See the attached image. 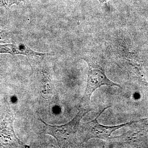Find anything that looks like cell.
I'll return each mask as SVG.
<instances>
[{
    "label": "cell",
    "instance_id": "ba28073f",
    "mask_svg": "<svg viewBox=\"0 0 148 148\" xmlns=\"http://www.w3.org/2000/svg\"><path fill=\"white\" fill-rule=\"evenodd\" d=\"M100 3H106L110 1V0H98Z\"/></svg>",
    "mask_w": 148,
    "mask_h": 148
},
{
    "label": "cell",
    "instance_id": "7a4b0ae2",
    "mask_svg": "<svg viewBox=\"0 0 148 148\" xmlns=\"http://www.w3.org/2000/svg\"><path fill=\"white\" fill-rule=\"evenodd\" d=\"M82 59L87 62L88 65L87 83L85 92L82 99L83 106L88 107L92 93L102 86H116L119 84L113 82L108 78L105 73L106 61L105 58L98 56L87 55Z\"/></svg>",
    "mask_w": 148,
    "mask_h": 148
},
{
    "label": "cell",
    "instance_id": "3957f363",
    "mask_svg": "<svg viewBox=\"0 0 148 148\" xmlns=\"http://www.w3.org/2000/svg\"><path fill=\"white\" fill-rule=\"evenodd\" d=\"M14 114L8 111L5 117L0 122V148H29L15 134L13 127Z\"/></svg>",
    "mask_w": 148,
    "mask_h": 148
},
{
    "label": "cell",
    "instance_id": "6da1fadb",
    "mask_svg": "<svg viewBox=\"0 0 148 148\" xmlns=\"http://www.w3.org/2000/svg\"><path fill=\"white\" fill-rule=\"evenodd\" d=\"M90 110L89 107L82 108L73 119L63 125H51L48 124L40 118L38 120L44 124L45 133L55 138L60 147H73L84 143L82 123L80 121L86 114Z\"/></svg>",
    "mask_w": 148,
    "mask_h": 148
},
{
    "label": "cell",
    "instance_id": "5b68a950",
    "mask_svg": "<svg viewBox=\"0 0 148 148\" xmlns=\"http://www.w3.org/2000/svg\"><path fill=\"white\" fill-rule=\"evenodd\" d=\"M0 53L11 55H23L28 57H38L48 55V53H39L32 50L28 46L22 43L0 44Z\"/></svg>",
    "mask_w": 148,
    "mask_h": 148
},
{
    "label": "cell",
    "instance_id": "52a82bcc",
    "mask_svg": "<svg viewBox=\"0 0 148 148\" xmlns=\"http://www.w3.org/2000/svg\"><path fill=\"white\" fill-rule=\"evenodd\" d=\"M26 1L27 0H0V8L8 10L14 5H18Z\"/></svg>",
    "mask_w": 148,
    "mask_h": 148
},
{
    "label": "cell",
    "instance_id": "277c9868",
    "mask_svg": "<svg viewBox=\"0 0 148 148\" xmlns=\"http://www.w3.org/2000/svg\"><path fill=\"white\" fill-rule=\"evenodd\" d=\"M109 108L108 107L105 108L96 117V118L92 121L87 123H82L83 138L84 143L92 138H99L104 140L108 139L112 133L116 130L127 126L133 123L131 122L125 124L114 126H104L99 124L97 120V118L105 110Z\"/></svg>",
    "mask_w": 148,
    "mask_h": 148
},
{
    "label": "cell",
    "instance_id": "8992f818",
    "mask_svg": "<svg viewBox=\"0 0 148 148\" xmlns=\"http://www.w3.org/2000/svg\"><path fill=\"white\" fill-rule=\"evenodd\" d=\"M14 34L8 30L0 29V43H11L14 42Z\"/></svg>",
    "mask_w": 148,
    "mask_h": 148
}]
</instances>
